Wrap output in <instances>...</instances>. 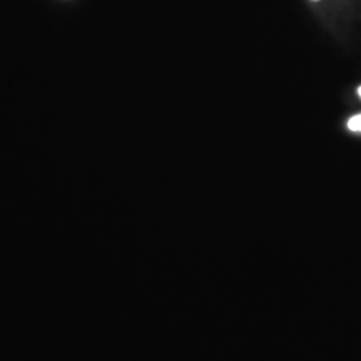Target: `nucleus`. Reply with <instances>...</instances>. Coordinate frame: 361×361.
Instances as JSON below:
<instances>
[{
	"instance_id": "nucleus-1",
	"label": "nucleus",
	"mask_w": 361,
	"mask_h": 361,
	"mask_svg": "<svg viewBox=\"0 0 361 361\" xmlns=\"http://www.w3.org/2000/svg\"><path fill=\"white\" fill-rule=\"evenodd\" d=\"M348 129L356 133H361V114L352 116L348 121Z\"/></svg>"
},
{
	"instance_id": "nucleus-2",
	"label": "nucleus",
	"mask_w": 361,
	"mask_h": 361,
	"mask_svg": "<svg viewBox=\"0 0 361 361\" xmlns=\"http://www.w3.org/2000/svg\"><path fill=\"white\" fill-rule=\"evenodd\" d=\"M359 95H360V98H361V87H359Z\"/></svg>"
}]
</instances>
